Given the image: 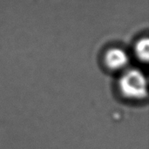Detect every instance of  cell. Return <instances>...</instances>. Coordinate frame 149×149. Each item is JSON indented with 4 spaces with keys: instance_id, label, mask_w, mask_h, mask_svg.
<instances>
[{
    "instance_id": "1",
    "label": "cell",
    "mask_w": 149,
    "mask_h": 149,
    "mask_svg": "<svg viewBox=\"0 0 149 149\" xmlns=\"http://www.w3.org/2000/svg\"><path fill=\"white\" fill-rule=\"evenodd\" d=\"M119 87L122 95L130 100H142L147 97V80L137 70L126 72L120 79Z\"/></svg>"
},
{
    "instance_id": "2",
    "label": "cell",
    "mask_w": 149,
    "mask_h": 149,
    "mask_svg": "<svg viewBox=\"0 0 149 149\" xmlns=\"http://www.w3.org/2000/svg\"><path fill=\"white\" fill-rule=\"evenodd\" d=\"M128 62L127 54L120 49L114 48L109 50L105 56L107 66L113 71H119L124 68Z\"/></svg>"
},
{
    "instance_id": "3",
    "label": "cell",
    "mask_w": 149,
    "mask_h": 149,
    "mask_svg": "<svg viewBox=\"0 0 149 149\" xmlns=\"http://www.w3.org/2000/svg\"><path fill=\"white\" fill-rule=\"evenodd\" d=\"M136 54L142 61L148 59V38L140 40L136 45Z\"/></svg>"
}]
</instances>
